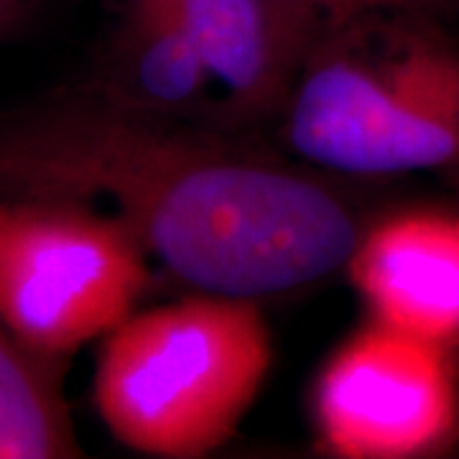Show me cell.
<instances>
[{
    "label": "cell",
    "instance_id": "obj_1",
    "mask_svg": "<svg viewBox=\"0 0 459 459\" xmlns=\"http://www.w3.org/2000/svg\"><path fill=\"white\" fill-rule=\"evenodd\" d=\"M0 192L113 214L181 283L258 301L344 268L365 228L312 171L95 84L0 115Z\"/></svg>",
    "mask_w": 459,
    "mask_h": 459
},
{
    "label": "cell",
    "instance_id": "obj_11",
    "mask_svg": "<svg viewBox=\"0 0 459 459\" xmlns=\"http://www.w3.org/2000/svg\"><path fill=\"white\" fill-rule=\"evenodd\" d=\"M39 0H0V39L18 31L29 18Z\"/></svg>",
    "mask_w": 459,
    "mask_h": 459
},
{
    "label": "cell",
    "instance_id": "obj_6",
    "mask_svg": "<svg viewBox=\"0 0 459 459\" xmlns=\"http://www.w3.org/2000/svg\"><path fill=\"white\" fill-rule=\"evenodd\" d=\"M344 268L370 319L457 347V204L401 210L365 225Z\"/></svg>",
    "mask_w": 459,
    "mask_h": 459
},
{
    "label": "cell",
    "instance_id": "obj_5",
    "mask_svg": "<svg viewBox=\"0 0 459 459\" xmlns=\"http://www.w3.org/2000/svg\"><path fill=\"white\" fill-rule=\"evenodd\" d=\"M312 419L322 449L334 457L439 455L459 437L455 347L370 319L322 365Z\"/></svg>",
    "mask_w": 459,
    "mask_h": 459
},
{
    "label": "cell",
    "instance_id": "obj_10",
    "mask_svg": "<svg viewBox=\"0 0 459 459\" xmlns=\"http://www.w3.org/2000/svg\"><path fill=\"white\" fill-rule=\"evenodd\" d=\"M289 31L304 47V56L314 41L340 31L365 18L411 16L439 23H457L459 0H271Z\"/></svg>",
    "mask_w": 459,
    "mask_h": 459
},
{
    "label": "cell",
    "instance_id": "obj_4",
    "mask_svg": "<svg viewBox=\"0 0 459 459\" xmlns=\"http://www.w3.org/2000/svg\"><path fill=\"white\" fill-rule=\"evenodd\" d=\"M148 263L113 214L0 192V319L47 355L66 360L131 316Z\"/></svg>",
    "mask_w": 459,
    "mask_h": 459
},
{
    "label": "cell",
    "instance_id": "obj_2",
    "mask_svg": "<svg viewBox=\"0 0 459 459\" xmlns=\"http://www.w3.org/2000/svg\"><path fill=\"white\" fill-rule=\"evenodd\" d=\"M429 18H365L314 41L281 113L304 161L347 177L459 171V41Z\"/></svg>",
    "mask_w": 459,
    "mask_h": 459
},
{
    "label": "cell",
    "instance_id": "obj_3",
    "mask_svg": "<svg viewBox=\"0 0 459 459\" xmlns=\"http://www.w3.org/2000/svg\"><path fill=\"white\" fill-rule=\"evenodd\" d=\"M271 358L258 299L199 291L133 312L102 337L95 409L138 455L207 457L238 431Z\"/></svg>",
    "mask_w": 459,
    "mask_h": 459
},
{
    "label": "cell",
    "instance_id": "obj_7",
    "mask_svg": "<svg viewBox=\"0 0 459 459\" xmlns=\"http://www.w3.org/2000/svg\"><path fill=\"white\" fill-rule=\"evenodd\" d=\"M232 113H279L304 47L271 0H171Z\"/></svg>",
    "mask_w": 459,
    "mask_h": 459
},
{
    "label": "cell",
    "instance_id": "obj_12",
    "mask_svg": "<svg viewBox=\"0 0 459 459\" xmlns=\"http://www.w3.org/2000/svg\"><path fill=\"white\" fill-rule=\"evenodd\" d=\"M444 179L449 181L452 186V195H455V204L459 207V171H452V174H444Z\"/></svg>",
    "mask_w": 459,
    "mask_h": 459
},
{
    "label": "cell",
    "instance_id": "obj_8",
    "mask_svg": "<svg viewBox=\"0 0 459 459\" xmlns=\"http://www.w3.org/2000/svg\"><path fill=\"white\" fill-rule=\"evenodd\" d=\"M95 87L135 110L181 120L202 113L217 82L171 0H117L108 69Z\"/></svg>",
    "mask_w": 459,
    "mask_h": 459
},
{
    "label": "cell",
    "instance_id": "obj_9",
    "mask_svg": "<svg viewBox=\"0 0 459 459\" xmlns=\"http://www.w3.org/2000/svg\"><path fill=\"white\" fill-rule=\"evenodd\" d=\"M65 365L0 319V459L82 455L62 385Z\"/></svg>",
    "mask_w": 459,
    "mask_h": 459
}]
</instances>
